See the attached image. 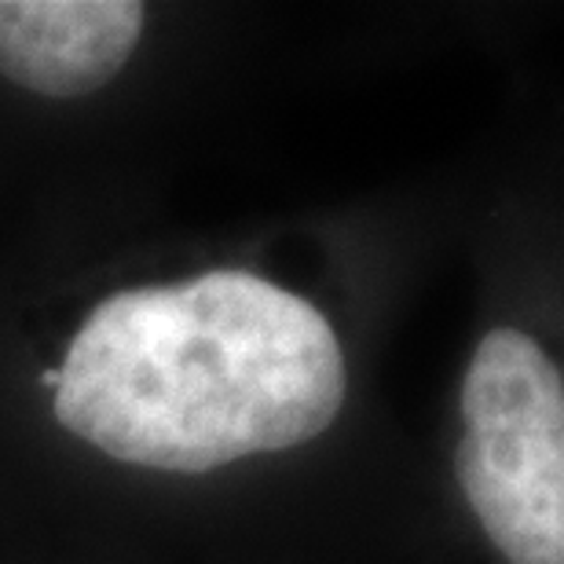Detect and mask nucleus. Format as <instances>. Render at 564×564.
Listing matches in <instances>:
<instances>
[{"mask_svg":"<svg viewBox=\"0 0 564 564\" xmlns=\"http://www.w3.org/2000/svg\"><path fill=\"white\" fill-rule=\"evenodd\" d=\"M143 19L137 0H0V74L37 96H88L129 63Z\"/></svg>","mask_w":564,"mask_h":564,"instance_id":"nucleus-3","label":"nucleus"},{"mask_svg":"<svg viewBox=\"0 0 564 564\" xmlns=\"http://www.w3.org/2000/svg\"><path fill=\"white\" fill-rule=\"evenodd\" d=\"M455 469L491 546L510 564H564V381L521 330H491L462 386Z\"/></svg>","mask_w":564,"mask_h":564,"instance_id":"nucleus-2","label":"nucleus"},{"mask_svg":"<svg viewBox=\"0 0 564 564\" xmlns=\"http://www.w3.org/2000/svg\"><path fill=\"white\" fill-rule=\"evenodd\" d=\"M55 375L66 433L165 473L308 444L341 414L348 386L326 315L253 272L115 293Z\"/></svg>","mask_w":564,"mask_h":564,"instance_id":"nucleus-1","label":"nucleus"}]
</instances>
